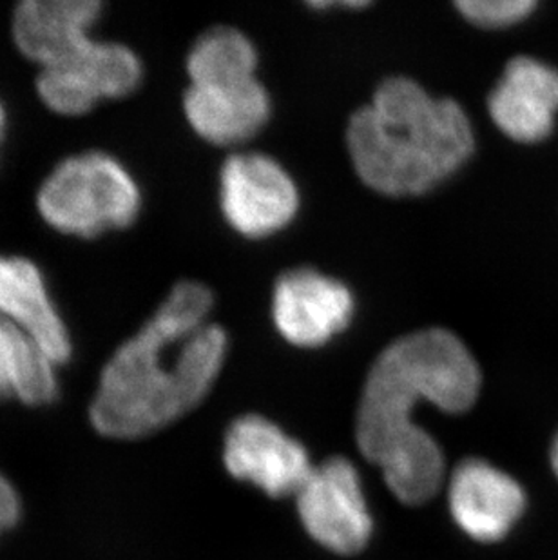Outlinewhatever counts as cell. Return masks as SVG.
<instances>
[{
    "mask_svg": "<svg viewBox=\"0 0 558 560\" xmlns=\"http://www.w3.org/2000/svg\"><path fill=\"white\" fill-rule=\"evenodd\" d=\"M535 0H458L457 10L480 27H505L524 21Z\"/></svg>",
    "mask_w": 558,
    "mask_h": 560,
    "instance_id": "e0dca14e",
    "label": "cell"
},
{
    "mask_svg": "<svg viewBox=\"0 0 558 560\" xmlns=\"http://www.w3.org/2000/svg\"><path fill=\"white\" fill-rule=\"evenodd\" d=\"M223 463L236 481L276 499L295 498L314 468L298 439L256 413L232 421L223 441Z\"/></svg>",
    "mask_w": 558,
    "mask_h": 560,
    "instance_id": "52a82bcc",
    "label": "cell"
},
{
    "mask_svg": "<svg viewBox=\"0 0 558 560\" xmlns=\"http://www.w3.org/2000/svg\"><path fill=\"white\" fill-rule=\"evenodd\" d=\"M258 54L236 27L218 26L198 37L187 55L190 82L256 77Z\"/></svg>",
    "mask_w": 558,
    "mask_h": 560,
    "instance_id": "2e32d148",
    "label": "cell"
},
{
    "mask_svg": "<svg viewBox=\"0 0 558 560\" xmlns=\"http://www.w3.org/2000/svg\"><path fill=\"white\" fill-rule=\"evenodd\" d=\"M58 365L21 328L0 319V401L48 407L60 394Z\"/></svg>",
    "mask_w": 558,
    "mask_h": 560,
    "instance_id": "9a60e30c",
    "label": "cell"
},
{
    "mask_svg": "<svg viewBox=\"0 0 558 560\" xmlns=\"http://www.w3.org/2000/svg\"><path fill=\"white\" fill-rule=\"evenodd\" d=\"M549 465H551V470H554L558 481V432L551 441V446H549Z\"/></svg>",
    "mask_w": 558,
    "mask_h": 560,
    "instance_id": "d6986e66",
    "label": "cell"
},
{
    "mask_svg": "<svg viewBox=\"0 0 558 560\" xmlns=\"http://www.w3.org/2000/svg\"><path fill=\"white\" fill-rule=\"evenodd\" d=\"M142 192L120 160L104 151L63 159L37 192L38 214L49 228L93 240L135 223Z\"/></svg>",
    "mask_w": 558,
    "mask_h": 560,
    "instance_id": "277c9868",
    "label": "cell"
},
{
    "mask_svg": "<svg viewBox=\"0 0 558 560\" xmlns=\"http://www.w3.org/2000/svg\"><path fill=\"white\" fill-rule=\"evenodd\" d=\"M0 319L35 339L58 366L71 360L68 325L49 294L43 270L32 259L0 254Z\"/></svg>",
    "mask_w": 558,
    "mask_h": 560,
    "instance_id": "5bb4252c",
    "label": "cell"
},
{
    "mask_svg": "<svg viewBox=\"0 0 558 560\" xmlns=\"http://www.w3.org/2000/svg\"><path fill=\"white\" fill-rule=\"evenodd\" d=\"M483 375L468 347L450 330L425 328L388 345L364 381L356 439L395 498L419 506L435 498L446 479L438 441L416 423L417 407L430 402L447 413L466 412L480 394Z\"/></svg>",
    "mask_w": 558,
    "mask_h": 560,
    "instance_id": "6da1fadb",
    "label": "cell"
},
{
    "mask_svg": "<svg viewBox=\"0 0 558 560\" xmlns=\"http://www.w3.org/2000/svg\"><path fill=\"white\" fill-rule=\"evenodd\" d=\"M491 120L516 142L535 143L554 132L558 71L533 57H515L488 98Z\"/></svg>",
    "mask_w": 558,
    "mask_h": 560,
    "instance_id": "4fadbf2b",
    "label": "cell"
},
{
    "mask_svg": "<svg viewBox=\"0 0 558 560\" xmlns=\"http://www.w3.org/2000/svg\"><path fill=\"white\" fill-rule=\"evenodd\" d=\"M447 508L453 523L469 539L499 542L521 523L527 498L521 482L485 459L458 463L447 479Z\"/></svg>",
    "mask_w": 558,
    "mask_h": 560,
    "instance_id": "9c48e42d",
    "label": "cell"
},
{
    "mask_svg": "<svg viewBox=\"0 0 558 560\" xmlns=\"http://www.w3.org/2000/svg\"><path fill=\"white\" fill-rule=\"evenodd\" d=\"M347 145L359 178L383 195L428 192L474 153V129L458 102L416 80L391 77L350 117Z\"/></svg>",
    "mask_w": 558,
    "mask_h": 560,
    "instance_id": "3957f363",
    "label": "cell"
},
{
    "mask_svg": "<svg viewBox=\"0 0 558 560\" xmlns=\"http://www.w3.org/2000/svg\"><path fill=\"white\" fill-rule=\"evenodd\" d=\"M298 515L306 534L337 556H353L374 532L358 468L345 457L314 466L295 493Z\"/></svg>",
    "mask_w": 558,
    "mask_h": 560,
    "instance_id": "5b68a950",
    "label": "cell"
},
{
    "mask_svg": "<svg viewBox=\"0 0 558 560\" xmlns=\"http://www.w3.org/2000/svg\"><path fill=\"white\" fill-rule=\"evenodd\" d=\"M142 77V60L131 48L95 38L66 62L40 69L37 93L57 115L82 117L101 102L131 95Z\"/></svg>",
    "mask_w": 558,
    "mask_h": 560,
    "instance_id": "8992f818",
    "label": "cell"
},
{
    "mask_svg": "<svg viewBox=\"0 0 558 560\" xmlns=\"http://www.w3.org/2000/svg\"><path fill=\"white\" fill-rule=\"evenodd\" d=\"M185 117L207 142L242 143L265 126L269 93L256 77L190 82L184 95Z\"/></svg>",
    "mask_w": 558,
    "mask_h": 560,
    "instance_id": "7c38bea8",
    "label": "cell"
},
{
    "mask_svg": "<svg viewBox=\"0 0 558 560\" xmlns=\"http://www.w3.org/2000/svg\"><path fill=\"white\" fill-rule=\"evenodd\" d=\"M22 515V501L15 485L0 471V537L15 528Z\"/></svg>",
    "mask_w": 558,
    "mask_h": 560,
    "instance_id": "ac0fdd59",
    "label": "cell"
},
{
    "mask_svg": "<svg viewBox=\"0 0 558 560\" xmlns=\"http://www.w3.org/2000/svg\"><path fill=\"white\" fill-rule=\"evenodd\" d=\"M5 120H8V118H5L4 104L0 101V143H2V138H4Z\"/></svg>",
    "mask_w": 558,
    "mask_h": 560,
    "instance_id": "ffe728a7",
    "label": "cell"
},
{
    "mask_svg": "<svg viewBox=\"0 0 558 560\" xmlns=\"http://www.w3.org/2000/svg\"><path fill=\"white\" fill-rule=\"evenodd\" d=\"M212 292L179 281L142 328L102 369L90 421L98 434L135 441L195 410L222 372L226 334L209 323Z\"/></svg>",
    "mask_w": 558,
    "mask_h": 560,
    "instance_id": "7a4b0ae2",
    "label": "cell"
},
{
    "mask_svg": "<svg viewBox=\"0 0 558 560\" xmlns=\"http://www.w3.org/2000/svg\"><path fill=\"white\" fill-rule=\"evenodd\" d=\"M220 180L225 220L248 238H261L283 229L300 207L294 180L267 154H232Z\"/></svg>",
    "mask_w": 558,
    "mask_h": 560,
    "instance_id": "ba28073f",
    "label": "cell"
},
{
    "mask_svg": "<svg viewBox=\"0 0 558 560\" xmlns=\"http://www.w3.org/2000/svg\"><path fill=\"white\" fill-rule=\"evenodd\" d=\"M101 0H24L13 13V40L38 69L54 68L88 48Z\"/></svg>",
    "mask_w": 558,
    "mask_h": 560,
    "instance_id": "8fae6325",
    "label": "cell"
},
{
    "mask_svg": "<svg viewBox=\"0 0 558 560\" xmlns=\"http://www.w3.org/2000/svg\"><path fill=\"white\" fill-rule=\"evenodd\" d=\"M352 314V292L341 281L306 267L279 276L272 317L289 343L322 347L348 327Z\"/></svg>",
    "mask_w": 558,
    "mask_h": 560,
    "instance_id": "30bf717a",
    "label": "cell"
}]
</instances>
